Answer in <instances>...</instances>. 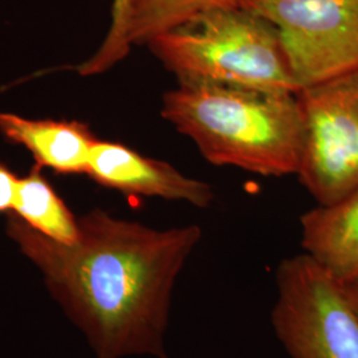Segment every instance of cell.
<instances>
[{
  "mask_svg": "<svg viewBox=\"0 0 358 358\" xmlns=\"http://www.w3.org/2000/svg\"><path fill=\"white\" fill-rule=\"evenodd\" d=\"M6 232L96 358H169L177 279L202 239L198 224L158 230L93 208L73 244L57 243L10 213Z\"/></svg>",
  "mask_w": 358,
  "mask_h": 358,
  "instance_id": "cell-1",
  "label": "cell"
},
{
  "mask_svg": "<svg viewBox=\"0 0 358 358\" xmlns=\"http://www.w3.org/2000/svg\"><path fill=\"white\" fill-rule=\"evenodd\" d=\"M161 115L215 166L262 177L296 176L304 122L296 93L207 83H178Z\"/></svg>",
  "mask_w": 358,
  "mask_h": 358,
  "instance_id": "cell-2",
  "label": "cell"
},
{
  "mask_svg": "<svg viewBox=\"0 0 358 358\" xmlns=\"http://www.w3.org/2000/svg\"><path fill=\"white\" fill-rule=\"evenodd\" d=\"M146 47L178 83L297 93L276 28L239 4L199 13Z\"/></svg>",
  "mask_w": 358,
  "mask_h": 358,
  "instance_id": "cell-3",
  "label": "cell"
},
{
  "mask_svg": "<svg viewBox=\"0 0 358 358\" xmlns=\"http://www.w3.org/2000/svg\"><path fill=\"white\" fill-rule=\"evenodd\" d=\"M272 328L291 358H358V316L340 282L306 252L275 272Z\"/></svg>",
  "mask_w": 358,
  "mask_h": 358,
  "instance_id": "cell-4",
  "label": "cell"
},
{
  "mask_svg": "<svg viewBox=\"0 0 358 358\" xmlns=\"http://www.w3.org/2000/svg\"><path fill=\"white\" fill-rule=\"evenodd\" d=\"M276 28L299 90L358 71V0H241Z\"/></svg>",
  "mask_w": 358,
  "mask_h": 358,
  "instance_id": "cell-5",
  "label": "cell"
},
{
  "mask_svg": "<svg viewBox=\"0 0 358 358\" xmlns=\"http://www.w3.org/2000/svg\"><path fill=\"white\" fill-rule=\"evenodd\" d=\"M296 96L304 122L296 176L317 205H332L358 187V71Z\"/></svg>",
  "mask_w": 358,
  "mask_h": 358,
  "instance_id": "cell-6",
  "label": "cell"
},
{
  "mask_svg": "<svg viewBox=\"0 0 358 358\" xmlns=\"http://www.w3.org/2000/svg\"><path fill=\"white\" fill-rule=\"evenodd\" d=\"M87 176L128 196L161 198L198 208H207L215 201L210 183L187 177L170 164L143 157L120 142L96 141Z\"/></svg>",
  "mask_w": 358,
  "mask_h": 358,
  "instance_id": "cell-7",
  "label": "cell"
},
{
  "mask_svg": "<svg viewBox=\"0 0 358 358\" xmlns=\"http://www.w3.org/2000/svg\"><path fill=\"white\" fill-rule=\"evenodd\" d=\"M0 134L26 148L36 166L57 174H87L97 141L84 122L35 120L13 113H0Z\"/></svg>",
  "mask_w": 358,
  "mask_h": 358,
  "instance_id": "cell-8",
  "label": "cell"
},
{
  "mask_svg": "<svg viewBox=\"0 0 358 358\" xmlns=\"http://www.w3.org/2000/svg\"><path fill=\"white\" fill-rule=\"evenodd\" d=\"M301 247L334 280L358 278V187L300 217Z\"/></svg>",
  "mask_w": 358,
  "mask_h": 358,
  "instance_id": "cell-9",
  "label": "cell"
},
{
  "mask_svg": "<svg viewBox=\"0 0 358 358\" xmlns=\"http://www.w3.org/2000/svg\"><path fill=\"white\" fill-rule=\"evenodd\" d=\"M11 214L57 243L73 244L78 238V217L41 174V167L17 180Z\"/></svg>",
  "mask_w": 358,
  "mask_h": 358,
  "instance_id": "cell-10",
  "label": "cell"
},
{
  "mask_svg": "<svg viewBox=\"0 0 358 358\" xmlns=\"http://www.w3.org/2000/svg\"><path fill=\"white\" fill-rule=\"evenodd\" d=\"M241 0H131L128 38L131 45H146L162 32L217 7L238 6Z\"/></svg>",
  "mask_w": 358,
  "mask_h": 358,
  "instance_id": "cell-11",
  "label": "cell"
},
{
  "mask_svg": "<svg viewBox=\"0 0 358 358\" xmlns=\"http://www.w3.org/2000/svg\"><path fill=\"white\" fill-rule=\"evenodd\" d=\"M131 0H113L112 20L103 44L77 69L83 76L100 75L122 62L131 50L128 38V16Z\"/></svg>",
  "mask_w": 358,
  "mask_h": 358,
  "instance_id": "cell-12",
  "label": "cell"
},
{
  "mask_svg": "<svg viewBox=\"0 0 358 358\" xmlns=\"http://www.w3.org/2000/svg\"><path fill=\"white\" fill-rule=\"evenodd\" d=\"M17 180L13 170L0 162V214L13 211Z\"/></svg>",
  "mask_w": 358,
  "mask_h": 358,
  "instance_id": "cell-13",
  "label": "cell"
},
{
  "mask_svg": "<svg viewBox=\"0 0 358 358\" xmlns=\"http://www.w3.org/2000/svg\"><path fill=\"white\" fill-rule=\"evenodd\" d=\"M340 285L345 294L348 301L350 303V306L355 309L358 316V278L352 279L349 282H340Z\"/></svg>",
  "mask_w": 358,
  "mask_h": 358,
  "instance_id": "cell-14",
  "label": "cell"
}]
</instances>
